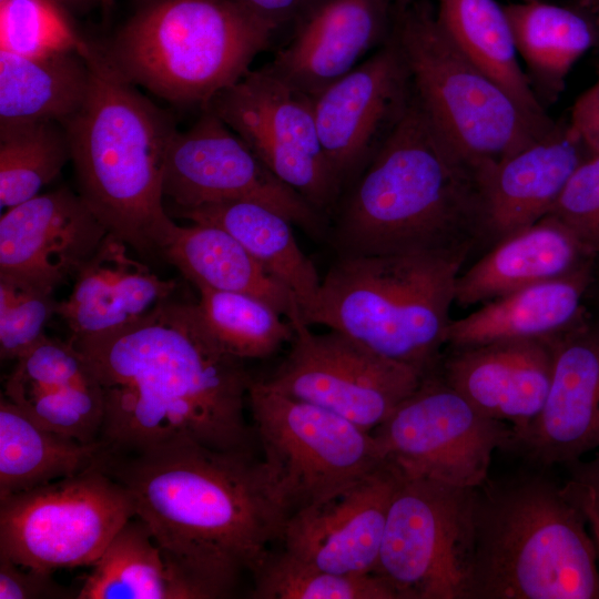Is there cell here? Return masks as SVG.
Wrapping results in <instances>:
<instances>
[{"label": "cell", "mask_w": 599, "mask_h": 599, "mask_svg": "<svg viewBox=\"0 0 599 599\" xmlns=\"http://www.w3.org/2000/svg\"><path fill=\"white\" fill-rule=\"evenodd\" d=\"M163 196L176 211L230 201L262 203L316 238L327 235L326 216L278 180L216 114L202 109L197 121L169 143Z\"/></svg>", "instance_id": "9a60e30c"}, {"label": "cell", "mask_w": 599, "mask_h": 599, "mask_svg": "<svg viewBox=\"0 0 599 599\" xmlns=\"http://www.w3.org/2000/svg\"><path fill=\"white\" fill-rule=\"evenodd\" d=\"M446 349L438 375L483 414L509 425L514 440L540 414L552 374L550 338Z\"/></svg>", "instance_id": "7402d4cb"}, {"label": "cell", "mask_w": 599, "mask_h": 599, "mask_svg": "<svg viewBox=\"0 0 599 599\" xmlns=\"http://www.w3.org/2000/svg\"><path fill=\"white\" fill-rule=\"evenodd\" d=\"M100 441L87 444L38 424L2 393L0 499L97 465Z\"/></svg>", "instance_id": "1f68e13d"}, {"label": "cell", "mask_w": 599, "mask_h": 599, "mask_svg": "<svg viewBox=\"0 0 599 599\" xmlns=\"http://www.w3.org/2000/svg\"><path fill=\"white\" fill-rule=\"evenodd\" d=\"M276 30L232 0H145L103 48L136 87L204 109L251 70Z\"/></svg>", "instance_id": "52a82bcc"}, {"label": "cell", "mask_w": 599, "mask_h": 599, "mask_svg": "<svg viewBox=\"0 0 599 599\" xmlns=\"http://www.w3.org/2000/svg\"><path fill=\"white\" fill-rule=\"evenodd\" d=\"M2 393L41 426L82 443L99 441L103 392L72 339L45 335L19 357Z\"/></svg>", "instance_id": "603a6c76"}, {"label": "cell", "mask_w": 599, "mask_h": 599, "mask_svg": "<svg viewBox=\"0 0 599 599\" xmlns=\"http://www.w3.org/2000/svg\"><path fill=\"white\" fill-rule=\"evenodd\" d=\"M474 490L399 473L374 570L395 599H469Z\"/></svg>", "instance_id": "30bf717a"}, {"label": "cell", "mask_w": 599, "mask_h": 599, "mask_svg": "<svg viewBox=\"0 0 599 599\" xmlns=\"http://www.w3.org/2000/svg\"><path fill=\"white\" fill-rule=\"evenodd\" d=\"M129 245L108 233L74 275L70 295L57 315L70 338L98 335L128 325L171 298L174 280H163L129 255Z\"/></svg>", "instance_id": "cb8c5ba5"}, {"label": "cell", "mask_w": 599, "mask_h": 599, "mask_svg": "<svg viewBox=\"0 0 599 599\" xmlns=\"http://www.w3.org/2000/svg\"><path fill=\"white\" fill-rule=\"evenodd\" d=\"M575 234L551 214L499 240L456 281L457 306L481 305L534 284L569 275L591 263Z\"/></svg>", "instance_id": "d4e9b609"}, {"label": "cell", "mask_w": 599, "mask_h": 599, "mask_svg": "<svg viewBox=\"0 0 599 599\" xmlns=\"http://www.w3.org/2000/svg\"><path fill=\"white\" fill-rule=\"evenodd\" d=\"M108 233L69 187L38 194L1 215L0 276L53 293L74 277Z\"/></svg>", "instance_id": "e0dca14e"}, {"label": "cell", "mask_w": 599, "mask_h": 599, "mask_svg": "<svg viewBox=\"0 0 599 599\" xmlns=\"http://www.w3.org/2000/svg\"><path fill=\"white\" fill-rule=\"evenodd\" d=\"M234 131L283 183L325 216L343 189L324 153L313 100L272 72L250 70L204 108Z\"/></svg>", "instance_id": "4fadbf2b"}, {"label": "cell", "mask_w": 599, "mask_h": 599, "mask_svg": "<svg viewBox=\"0 0 599 599\" xmlns=\"http://www.w3.org/2000/svg\"><path fill=\"white\" fill-rule=\"evenodd\" d=\"M393 34L426 118L478 170L517 152L555 125L534 120L467 59L438 24L428 0H414L396 16Z\"/></svg>", "instance_id": "ba28073f"}, {"label": "cell", "mask_w": 599, "mask_h": 599, "mask_svg": "<svg viewBox=\"0 0 599 599\" xmlns=\"http://www.w3.org/2000/svg\"><path fill=\"white\" fill-rule=\"evenodd\" d=\"M89 41L55 0H0V50L24 57L83 51Z\"/></svg>", "instance_id": "8d00e7d4"}, {"label": "cell", "mask_w": 599, "mask_h": 599, "mask_svg": "<svg viewBox=\"0 0 599 599\" xmlns=\"http://www.w3.org/2000/svg\"><path fill=\"white\" fill-rule=\"evenodd\" d=\"M176 212L192 222L210 223L230 233L295 295L305 319L322 278L296 242L288 219L251 200H230Z\"/></svg>", "instance_id": "83f0119b"}, {"label": "cell", "mask_w": 599, "mask_h": 599, "mask_svg": "<svg viewBox=\"0 0 599 599\" xmlns=\"http://www.w3.org/2000/svg\"><path fill=\"white\" fill-rule=\"evenodd\" d=\"M72 342L103 392V453L179 441L253 450L256 436L244 415L252 378L212 335L196 303L170 298L128 325Z\"/></svg>", "instance_id": "6da1fadb"}, {"label": "cell", "mask_w": 599, "mask_h": 599, "mask_svg": "<svg viewBox=\"0 0 599 599\" xmlns=\"http://www.w3.org/2000/svg\"><path fill=\"white\" fill-rule=\"evenodd\" d=\"M412 97L409 71L392 34L369 58L312 98L321 143L343 191L370 162Z\"/></svg>", "instance_id": "2e32d148"}, {"label": "cell", "mask_w": 599, "mask_h": 599, "mask_svg": "<svg viewBox=\"0 0 599 599\" xmlns=\"http://www.w3.org/2000/svg\"><path fill=\"white\" fill-rule=\"evenodd\" d=\"M65 7L71 13H88L98 8H106L112 0H55Z\"/></svg>", "instance_id": "f6af8a7d"}, {"label": "cell", "mask_w": 599, "mask_h": 599, "mask_svg": "<svg viewBox=\"0 0 599 599\" xmlns=\"http://www.w3.org/2000/svg\"><path fill=\"white\" fill-rule=\"evenodd\" d=\"M469 599H599L595 544L562 486L535 473L475 488Z\"/></svg>", "instance_id": "5b68a950"}, {"label": "cell", "mask_w": 599, "mask_h": 599, "mask_svg": "<svg viewBox=\"0 0 599 599\" xmlns=\"http://www.w3.org/2000/svg\"><path fill=\"white\" fill-rule=\"evenodd\" d=\"M247 403L267 471L291 515L322 504L385 464L373 432L252 378Z\"/></svg>", "instance_id": "9c48e42d"}, {"label": "cell", "mask_w": 599, "mask_h": 599, "mask_svg": "<svg viewBox=\"0 0 599 599\" xmlns=\"http://www.w3.org/2000/svg\"><path fill=\"white\" fill-rule=\"evenodd\" d=\"M395 17L394 0H308L267 68L313 98L385 44Z\"/></svg>", "instance_id": "d6986e66"}, {"label": "cell", "mask_w": 599, "mask_h": 599, "mask_svg": "<svg viewBox=\"0 0 599 599\" xmlns=\"http://www.w3.org/2000/svg\"><path fill=\"white\" fill-rule=\"evenodd\" d=\"M90 87L63 126L79 194L106 227L140 253H160L177 226L163 205L166 150L173 120L138 91L103 47L83 51Z\"/></svg>", "instance_id": "277c9868"}, {"label": "cell", "mask_w": 599, "mask_h": 599, "mask_svg": "<svg viewBox=\"0 0 599 599\" xmlns=\"http://www.w3.org/2000/svg\"><path fill=\"white\" fill-rule=\"evenodd\" d=\"M255 599H395L375 573L341 575L270 551L252 575Z\"/></svg>", "instance_id": "d590c367"}, {"label": "cell", "mask_w": 599, "mask_h": 599, "mask_svg": "<svg viewBox=\"0 0 599 599\" xmlns=\"http://www.w3.org/2000/svg\"><path fill=\"white\" fill-rule=\"evenodd\" d=\"M564 467L568 470V478L562 489L581 511L599 562V451L588 460L581 458Z\"/></svg>", "instance_id": "ab89813d"}, {"label": "cell", "mask_w": 599, "mask_h": 599, "mask_svg": "<svg viewBox=\"0 0 599 599\" xmlns=\"http://www.w3.org/2000/svg\"><path fill=\"white\" fill-rule=\"evenodd\" d=\"M89 87L83 51L24 57L0 50V124L63 125L82 106Z\"/></svg>", "instance_id": "f546056e"}, {"label": "cell", "mask_w": 599, "mask_h": 599, "mask_svg": "<svg viewBox=\"0 0 599 599\" xmlns=\"http://www.w3.org/2000/svg\"><path fill=\"white\" fill-rule=\"evenodd\" d=\"M277 369L262 382L286 396L333 412L373 432L420 385L415 367L383 357L329 329L316 334L302 319Z\"/></svg>", "instance_id": "5bb4252c"}, {"label": "cell", "mask_w": 599, "mask_h": 599, "mask_svg": "<svg viewBox=\"0 0 599 599\" xmlns=\"http://www.w3.org/2000/svg\"><path fill=\"white\" fill-rule=\"evenodd\" d=\"M97 466L130 493L170 568L196 599L226 598L253 575L291 511L254 450L179 441Z\"/></svg>", "instance_id": "7a4b0ae2"}, {"label": "cell", "mask_w": 599, "mask_h": 599, "mask_svg": "<svg viewBox=\"0 0 599 599\" xmlns=\"http://www.w3.org/2000/svg\"><path fill=\"white\" fill-rule=\"evenodd\" d=\"M478 172L433 128L413 91L402 118L332 213L338 256L471 252L478 247Z\"/></svg>", "instance_id": "3957f363"}, {"label": "cell", "mask_w": 599, "mask_h": 599, "mask_svg": "<svg viewBox=\"0 0 599 599\" xmlns=\"http://www.w3.org/2000/svg\"><path fill=\"white\" fill-rule=\"evenodd\" d=\"M414 0H394L396 16L402 14Z\"/></svg>", "instance_id": "bcb514c9"}, {"label": "cell", "mask_w": 599, "mask_h": 599, "mask_svg": "<svg viewBox=\"0 0 599 599\" xmlns=\"http://www.w3.org/2000/svg\"><path fill=\"white\" fill-rule=\"evenodd\" d=\"M201 316L216 341L235 357L266 358L294 337L290 321L268 303L236 292L199 287Z\"/></svg>", "instance_id": "e575fe53"}, {"label": "cell", "mask_w": 599, "mask_h": 599, "mask_svg": "<svg viewBox=\"0 0 599 599\" xmlns=\"http://www.w3.org/2000/svg\"><path fill=\"white\" fill-rule=\"evenodd\" d=\"M91 567L77 599H196L166 564L148 526L135 516Z\"/></svg>", "instance_id": "d6a6232c"}, {"label": "cell", "mask_w": 599, "mask_h": 599, "mask_svg": "<svg viewBox=\"0 0 599 599\" xmlns=\"http://www.w3.org/2000/svg\"><path fill=\"white\" fill-rule=\"evenodd\" d=\"M373 435L384 460L402 475L464 488L484 484L495 450L514 444L509 425L483 414L437 372L426 375Z\"/></svg>", "instance_id": "7c38bea8"}, {"label": "cell", "mask_w": 599, "mask_h": 599, "mask_svg": "<svg viewBox=\"0 0 599 599\" xmlns=\"http://www.w3.org/2000/svg\"><path fill=\"white\" fill-rule=\"evenodd\" d=\"M161 255L196 288L247 294L268 303L290 322L304 321L295 295L216 225H177Z\"/></svg>", "instance_id": "4316f807"}, {"label": "cell", "mask_w": 599, "mask_h": 599, "mask_svg": "<svg viewBox=\"0 0 599 599\" xmlns=\"http://www.w3.org/2000/svg\"><path fill=\"white\" fill-rule=\"evenodd\" d=\"M50 571L20 566L0 556V599L70 598Z\"/></svg>", "instance_id": "60d3db41"}, {"label": "cell", "mask_w": 599, "mask_h": 599, "mask_svg": "<svg viewBox=\"0 0 599 599\" xmlns=\"http://www.w3.org/2000/svg\"><path fill=\"white\" fill-rule=\"evenodd\" d=\"M71 150L58 122L0 124V205L7 210L38 194L52 182Z\"/></svg>", "instance_id": "836d02e7"}, {"label": "cell", "mask_w": 599, "mask_h": 599, "mask_svg": "<svg viewBox=\"0 0 599 599\" xmlns=\"http://www.w3.org/2000/svg\"><path fill=\"white\" fill-rule=\"evenodd\" d=\"M470 253L337 256L304 321L432 374L444 354L456 281Z\"/></svg>", "instance_id": "8992f818"}, {"label": "cell", "mask_w": 599, "mask_h": 599, "mask_svg": "<svg viewBox=\"0 0 599 599\" xmlns=\"http://www.w3.org/2000/svg\"><path fill=\"white\" fill-rule=\"evenodd\" d=\"M435 12L445 34L467 59L534 120L554 123L525 72L505 6L496 0H437Z\"/></svg>", "instance_id": "f1b7e54d"}, {"label": "cell", "mask_w": 599, "mask_h": 599, "mask_svg": "<svg viewBox=\"0 0 599 599\" xmlns=\"http://www.w3.org/2000/svg\"><path fill=\"white\" fill-rule=\"evenodd\" d=\"M552 374L544 407L512 448L541 467L599 449V318L588 314L550 338Z\"/></svg>", "instance_id": "ac0fdd59"}, {"label": "cell", "mask_w": 599, "mask_h": 599, "mask_svg": "<svg viewBox=\"0 0 599 599\" xmlns=\"http://www.w3.org/2000/svg\"><path fill=\"white\" fill-rule=\"evenodd\" d=\"M260 21L278 29L293 20L308 0H232Z\"/></svg>", "instance_id": "7bdbcfd3"}, {"label": "cell", "mask_w": 599, "mask_h": 599, "mask_svg": "<svg viewBox=\"0 0 599 599\" xmlns=\"http://www.w3.org/2000/svg\"><path fill=\"white\" fill-rule=\"evenodd\" d=\"M58 304L53 293L0 276L1 361H17L45 336Z\"/></svg>", "instance_id": "74e56055"}, {"label": "cell", "mask_w": 599, "mask_h": 599, "mask_svg": "<svg viewBox=\"0 0 599 599\" xmlns=\"http://www.w3.org/2000/svg\"><path fill=\"white\" fill-rule=\"evenodd\" d=\"M588 155L568 121L480 169L478 246L487 250L547 216Z\"/></svg>", "instance_id": "44dd1931"}, {"label": "cell", "mask_w": 599, "mask_h": 599, "mask_svg": "<svg viewBox=\"0 0 599 599\" xmlns=\"http://www.w3.org/2000/svg\"><path fill=\"white\" fill-rule=\"evenodd\" d=\"M587 305L589 312L599 318V255L593 257Z\"/></svg>", "instance_id": "ee69618b"}, {"label": "cell", "mask_w": 599, "mask_h": 599, "mask_svg": "<svg viewBox=\"0 0 599 599\" xmlns=\"http://www.w3.org/2000/svg\"><path fill=\"white\" fill-rule=\"evenodd\" d=\"M549 214L561 221L592 257L599 255V155L589 154L581 162Z\"/></svg>", "instance_id": "f35d334b"}, {"label": "cell", "mask_w": 599, "mask_h": 599, "mask_svg": "<svg viewBox=\"0 0 599 599\" xmlns=\"http://www.w3.org/2000/svg\"><path fill=\"white\" fill-rule=\"evenodd\" d=\"M591 266L592 262L569 275L516 290L451 318L445 348L549 339L571 328L588 314Z\"/></svg>", "instance_id": "484cf974"}, {"label": "cell", "mask_w": 599, "mask_h": 599, "mask_svg": "<svg viewBox=\"0 0 599 599\" xmlns=\"http://www.w3.org/2000/svg\"><path fill=\"white\" fill-rule=\"evenodd\" d=\"M586 1L591 7L599 9V0H586Z\"/></svg>", "instance_id": "7dc6e473"}, {"label": "cell", "mask_w": 599, "mask_h": 599, "mask_svg": "<svg viewBox=\"0 0 599 599\" xmlns=\"http://www.w3.org/2000/svg\"><path fill=\"white\" fill-rule=\"evenodd\" d=\"M522 1H529V0H522Z\"/></svg>", "instance_id": "c3c4849f"}, {"label": "cell", "mask_w": 599, "mask_h": 599, "mask_svg": "<svg viewBox=\"0 0 599 599\" xmlns=\"http://www.w3.org/2000/svg\"><path fill=\"white\" fill-rule=\"evenodd\" d=\"M521 63L544 104L564 90L573 65L592 48L596 29L581 12L541 0L505 6Z\"/></svg>", "instance_id": "4dcf8cb0"}, {"label": "cell", "mask_w": 599, "mask_h": 599, "mask_svg": "<svg viewBox=\"0 0 599 599\" xmlns=\"http://www.w3.org/2000/svg\"><path fill=\"white\" fill-rule=\"evenodd\" d=\"M398 478V470L385 461L333 498L294 511L281 536L283 550L331 572L374 573Z\"/></svg>", "instance_id": "ffe728a7"}, {"label": "cell", "mask_w": 599, "mask_h": 599, "mask_svg": "<svg viewBox=\"0 0 599 599\" xmlns=\"http://www.w3.org/2000/svg\"><path fill=\"white\" fill-rule=\"evenodd\" d=\"M569 123L589 154L599 155V72L593 84L575 101Z\"/></svg>", "instance_id": "b9f144b4"}, {"label": "cell", "mask_w": 599, "mask_h": 599, "mask_svg": "<svg viewBox=\"0 0 599 599\" xmlns=\"http://www.w3.org/2000/svg\"><path fill=\"white\" fill-rule=\"evenodd\" d=\"M598 72H599V69H598Z\"/></svg>", "instance_id": "681fc988"}, {"label": "cell", "mask_w": 599, "mask_h": 599, "mask_svg": "<svg viewBox=\"0 0 599 599\" xmlns=\"http://www.w3.org/2000/svg\"><path fill=\"white\" fill-rule=\"evenodd\" d=\"M134 516L126 488L94 465L0 499V556L50 572L92 566Z\"/></svg>", "instance_id": "8fae6325"}]
</instances>
